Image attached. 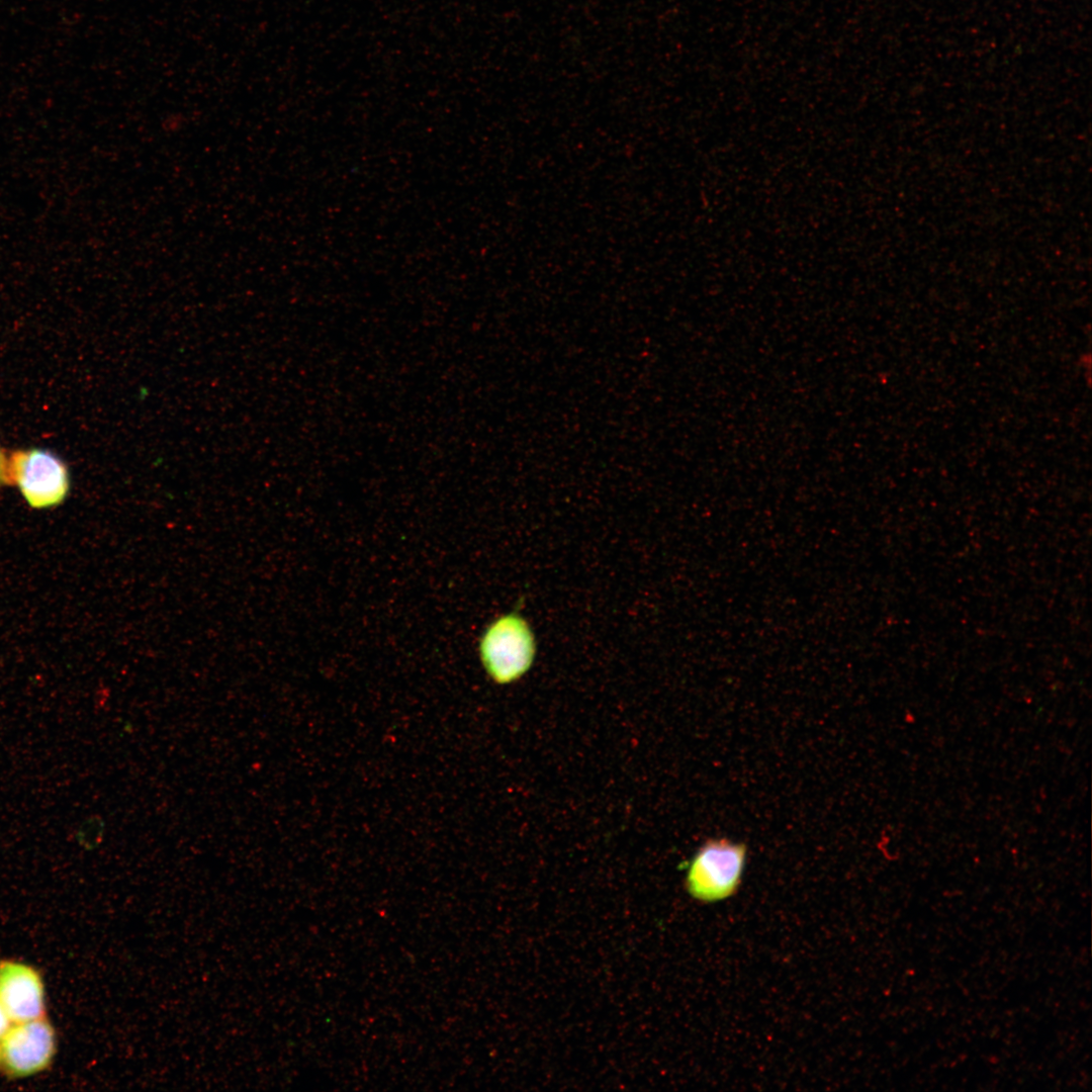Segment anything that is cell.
I'll return each instance as SVG.
<instances>
[{
    "mask_svg": "<svg viewBox=\"0 0 1092 1092\" xmlns=\"http://www.w3.org/2000/svg\"><path fill=\"white\" fill-rule=\"evenodd\" d=\"M16 483L34 509L62 503L70 487L69 473L61 459L41 449L16 451L7 465V476Z\"/></svg>",
    "mask_w": 1092,
    "mask_h": 1092,
    "instance_id": "3",
    "label": "cell"
},
{
    "mask_svg": "<svg viewBox=\"0 0 1092 1092\" xmlns=\"http://www.w3.org/2000/svg\"><path fill=\"white\" fill-rule=\"evenodd\" d=\"M0 1058H1V1051H0Z\"/></svg>",
    "mask_w": 1092,
    "mask_h": 1092,
    "instance_id": "8",
    "label": "cell"
},
{
    "mask_svg": "<svg viewBox=\"0 0 1092 1092\" xmlns=\"http://www.w3.org/2000/svg\"><path fill=\"white\" fill-rule=\"evenodd\" d=\"M747 847L726 838H711L690 860L686 877L688 893L696 900L714 903L733 896L745 866Z\"/></svg>",
    "mask_w": 1092,
    "mask_h": 1092,
    "instance_id": "2",
    "label": "cell"
},
{
    "mask_svg": "<svg viewBox=\"0 0 1092 1092\" xmlns=\"http://www.w3.org/2000/svg\"><path fill=\"white\" fill-rule=\"evenodd\" d=\"M1 1058L15 1076H27L44 1069L55 1053V1036L44 1018L17 1022L1 1038Z\"/></svg>",
    "mask_w": 1092,
    "mask_h": 1092,
    "instance_id": "4",
    "label": "cell"
},
{
    "mask_svg": "<svg viewBox=\"0 0 1092 1092\" xmlns=\"http://www.w3.org/2000/svg\"><path fill=\"white\" fill-rule=\"evenodd\" d=\"M0 1004L11 1021L24 1022L41 1017L43 988L37 973L17 963L0 966Z\"/></svg>",
    "mask_w": 1092,
    "mask_h": 1092,
    "instance_id": "5",
    "label": "cell"
},
{
    "mask_svg": "<svg viewBox=\"0 0 1092 1092\" xmlns=\"http://www.w3.org/2000/svg\"><path fill=\"white\" fill-rule=\"evenodd\" d=\"M536 640L528 622L513 612L495 618L478 641V655L488 676L498 685L521 678L532 666Z\"/></svg>",
    "mask_w": 1092,
    "mask_h": 1092,
    "instance_id": "1",
    "label": "cell"
},
{
    "mask_svg": "<svg viewBox=\"0 0 1092 1092\" xmlns=\"http://www.w3.org/2000/svg\"><path fill=\"white\" fill-rule=\"evenodd\" d=\"M10 1021H11V1019L9 1018L6 1011L4 1010L3 1006L0 1004V1039L7 1032V1030L10 1028Z\"/></svg>",
    "mask_w": 1092,
    "mask_h": 1092,
    "instance_id": "6",
    "label": "cell"
},
{
    "mask_svg": "<svg viewBox=\"0 0 1092 1092\" xmlns=\"http://www.w3.org/2000/svg\"><path fill=\"white\" fill-rule=\"evenodd\" d=\"M7 477V464L4 459V455L0 450V484H2Z\"/></svg>",
    "mask_w": 1092,
    "mask_h": 1092,
    "instance_id": "7",
    "label": "cell"
}]
</instances>
